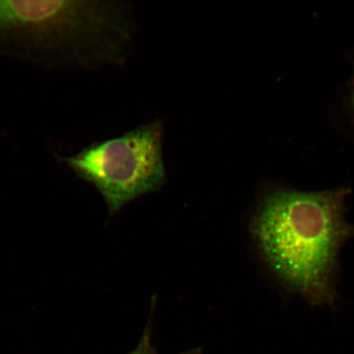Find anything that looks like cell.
<instances>
[{
    "instance_id": "cell-1",
    "label": "cell",
    "mask_w": 354,
    "mask_h": 354,
    "mask_svg": "<svg viewBox=\"0 0 354 354\" xmlns=\"http://www.w3.org/2000/svg\"><path fill=\"white\" fill-rule=\"evenodd\" d=\"M346 187L308 192L265 184L250 232L266 268L313 306L334 307L340 250L354 236L345 220Z\"/></svg>"
},
{
    "instance_id": "cell-5",
    "label": "cell",
    "mask_w": 354,
    "mask_h": 354,
    "mask_svg": "<svg viewBox=\"0 0 354 354\" xmlns=\"http://www.w3.org/2000/svg\"><path fill=\"white\" fill-rule=\"evenodd\" d=\"M150 323L147 326H146V329L144 332V335L142 338H141L140 342L134 351H133L131 354H153L151 344H150Z\"/></svg>"
},
{
    "instance_id": "cell-3",
    "label": "cell",
    "mask_w": 354,
    "mask_h": 354,
    "mask_svg": "<svg viewBox=\"0 0 354 354\" xmlns=\"http://www.w3.org/2000/svg\"><path fill=\"white\" fill-rule=\"evenodd\" d=\"M163 137L165 125L154 120L116 138L92 143L64 161L79 178L95 185L113 216L166 183Z\"/></svg>"
},
{
    "instance_id": "cell-4",
    "label": "cell",
    "mask_w": 354,
    "mask_h": 354,
    "mask_svg": "<svg viewBox=\"0 0 354 354\" xmlns=\"http://www.w3.org/2000/svg\"><path fill=\"white\" fill-rule=\"evenodd\" d=\"M351 76L335 93L329 107L330 120L344 138L354 145V46L347 53Z\"/></svg>"
},
{
    "instance_id": "cell-2",
    "label": "cell",
    "mask_w": 354,
    "mask_h": 354,
    "mask_svg": "<svg viewBox=\"0 0 354 354\" xmlns=\"http://www.w3.org/2000/svg\"><path fill=\"white\" fill-rule=\"evenodd\" d=\"M133 34L124 2L0 0V37L47 48L79 46L92 61L122 64Z\"/></svg>"
}]
</instances>
